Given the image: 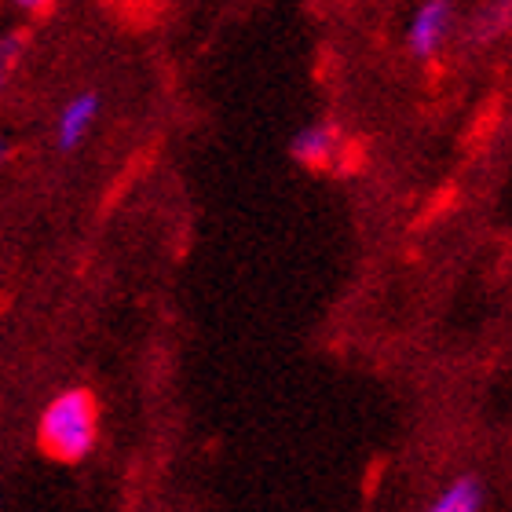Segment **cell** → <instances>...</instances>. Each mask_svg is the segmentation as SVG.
I'll return each mask as SVG.
<instances>
[{"label":"cell","instance_id":"8992f818","mask_svg":"<svg viewBox=\"0 0 512 512\" xmlns=\"http://www.w3.org/2000/svg\"><path fill=\"white\" fill-rule=\"evenodd\" d=\"M19 48H22L19 37H4V41H0V66L15 63V55H19Z\"/></svg>","mask_w":512,"mask_h":512},{"label":"cell","instance_id":"6da1fadb","mask_svg":"<svg viewBox=\"0 0 512 512\" xmlns=\"http://www.w3.org/2000/svg\"><path fill=\"white\" fill-rule=\"evenodd\" d=\"M41 450L55 461H85L99 443V403L85 388H66L44 406L37 421Z\"/></svg>","mask_w":512,"mask_h":512},{"label":"cell","instance_id":"277c9868","mask_svg":"<svg viewBox=\"0 0 512 512\" xmlns=\"http://www.w3.org/2000/svg\"><path fill=\"white\" fill-rule=\"evenodd\" d=\"M483 502H487V491L480 476H458L439 491V498L425 512H483Z\"/></svg>","mask_w":512,"mask_h":512},{"label":"cell","instance_id":"7a4b0ae2","mask_svg":"<svg viewBox=\"0 0 512 512\" xmlns=\"http://www.w3.org/2000/svg\"><path fill=\"white\" fill-rule=\"evenodd\" d=\"M450 26H454V19H450L447 0H428V4H421L417 15L410 19V30H406L410 52L421 55V59L436 55L439 48H443V41H447Z\"/></svg>","mask_w":512,"mask_h":512},{"label":"cell","instance_id":"5b68a950","mask_svg":"<svg viewBox=\"0 0 512 512\" xmlns=\"http://www.w3.org/2000/svg\"><path fill=\"white\" fill-rule=\"evenodd\" d=\"M333 150H337V132L330 125H308L293 136V158L319 169V165H330Z\"/></svg>","mask_w":512,"mask_h":512},{"label":"cell","instance_id":"3957f363","mask_svg":"<svg viewBox=\"0 0 512 512\" xmlns=\"http://www.w3.org/2000/svg\"><path fill=\"white\" fill-rule=\"evenodd\" d=\"M96 114H99V99L92 92H81L74 96L70 103L63 107L59 121H55V139H59V147L63 150H74L85 143V136L92 132L96 125Z\"/></svg>","mask_w":512,"mask_h":512},{"label":"cell","instance_id":"ba28073f","mask_svg":"<svg viewBox=\"0 0 512 512\" xmlns=\"http://www.w3.org/2000/svg\"><path fill=\"white\" fill-rule=\"evenodd\" d=\"M8 158V147H4V139H0V161Z\"/></svg>","mask_w":512,"mask_h":512},{"label":"cell","instance_id":"9c48e42d","mask_svg":"<svg viewBox=\"0 0 512 512\" xmlns=\"http://www.w3.org/2000/svg\"><path fill=\"white\" fill-rule=\"evenodd\" d=\"M0 81H4V66H0Z\"/></svg>","mask_w":512,"mask_h":512},{"label":"cell","instance_id":"52a82bcc","mask_svg":"<svg viewBox=\"0 0 512 512\" xmlns=\"http://www.w3.org/2000/svg\"><path fill=\"white\" fill-rule=\"evenodd\" d=\"M11 4H15V8H22V11H33V15L52 8V0H11Z\"/></svg>","mask_w":512,"mask_h":512}]
</instances>
